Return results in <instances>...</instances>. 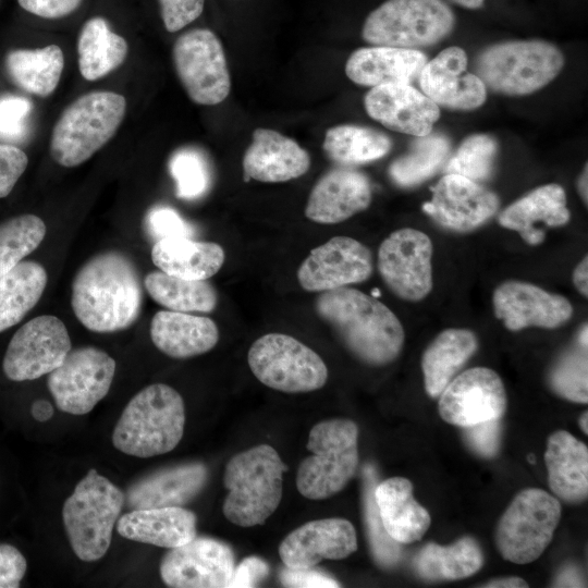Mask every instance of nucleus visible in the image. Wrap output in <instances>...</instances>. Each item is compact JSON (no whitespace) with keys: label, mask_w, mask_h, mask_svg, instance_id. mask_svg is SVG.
I'll list each match as a JSON object with an SVG mask.
<instances>
[{"label":"nucleus","mask_w":588,"mask_h":588,"mask_svg":"<svg viewBox=\"0 0 588 588\" xmlns=\"http://www.w3.org/2000/svg\"><path fill=\"white\" fill-rule=\"evenodd\" d=\"M142 302L137 270L119 252L90 258L72 283L73 313L93 332L111 333L131 327L140 314Z\"/></svg>","instance_id":"obj_1"},{"label":"nucleus","mask_w":588,"mask_h":588,"mask_svg":"<svg viewBox=\"0 0 588 588\" xmlns=\"http://www.w3.org/2000/svg\"><path fill=\"white\" fill-rule=\"evenodd\" d=\"M315 310L365 364H390L402 351L405 333L400 319L382 302L357 289L344 286L320 292Z\"/></svg>","instance_id":"obj_2"},{"label":"nucleus","mask_w":588,"mask_h":588,"mask_svg":"<svg viewBox=\"0 0 588 588\" xmlns=\"http://www.w3.org/2000/svg\"><path fill=\"white\" fill-rule=\"evenodd\" d=\"M185 406L181 394L154 383L135 394L124 407L112 433L114 448L147 458L172 451L184 433Z\"/></svg>","instance_id":"obj_3"},{"label":"nucleus","mask_w":588,"mask_h":588,"mask_svg":"<svg viewBox=\"0 0 588 588\" xmlns=\"http://www.w3.org/2000/svg\"><path fill=\"white\" fill-rule=\"evenodd\" d=\"M285 470L278 452L268 444L232 456L223 476L229 490L222 506L226 519L241 527L264 524L281 502Z\"/></svg>","instance_id":"obj_4"},{"label":"nucleus","mask_w":588,"mask_h":588,"mask_svg":"<svg viewBox=\"0 0 588 588\" xmlns=\"http://www.w3.org/2000/svg\"><path fill=\"white\" fill-rule=\"evenodd\" d=\"M126 112V99L113 91H90L61 113L51 134L50 155L73 168L88 160L115 134Z\"/></svg>","instance_id":"obj_5"},{"label":"nucleus","mask_w":588,"mask_h":588,"mask_svg":"<svg viewBox=\"0 0 588 588\" xmlns=\"http://www.w3.org/2000/svg\"><path fill=\"white\" fill-rule=\"evenodd\" d=\"M124 503L120 488L96 469L79 480L62 507L65 532L79 560L93 562L107 553Z\"/></svg>","instance_id":"obj_6"},{"label":"nucleus","mask_w":588,"mask_h":588,"mask_svg":"<svg viewBox=\"0 0 588 588\" xmlns=\"http://www.w3.org/2000/svg\"><path fill=\"white\" fill-rule=\"evenodd\" d=\"M358 427L350 419H328L315 425L305 457L297 469L296 487L310 500L330 498L346 487L358 466Z\"/></svg>","instance_id":"obj_7"},{"label":"nucleus","mask_w":588,"mask_h":588,"mask_svg":"<svg viewBox=\"0 0 588 588\" xmlns=\"http://www.w3.org/2000/svg\"><path fill=\"white\" fill-rule=\"evenodd\" d=\"M563 65L559 48L542 40H526L489 47L477 58L476 71L493 91L522 96L548 85Z\"/></svg>","instance_id":"obj_8"},{"label":"nucleus","mask_w":588,"mask_h":588,"mask_svg":"<svg viewBox=\"0 0 588 588\" xmlns=\"http://www.w3.org/2000/svg\"><path fill=\"white\" fill-rule=\"evenodd\" d=\"M454 22L443 0H387L366 17L362 36L372 46L416 49L440 41Z\"/></svg>","instance_id":"obj_9"},{"label":"nucleus","mask_w":588,"mask_h":588,"mask_svg":"<svg viewBox=\"0 0 588 588\" xmlns=\"http://www.w3.org/2000/svg\"><path fill=\"white\" fill-rule=\"evenodd\" d=\"M248 366L265 385L285 393H305L321 389L328 368L309 346L283 333H268L249 347Z\"/></svg>","instance_id":"obj_10"},{"label":"nucleus","mask_w":588,"mask_h":588,"mask_svg":"<svg viewBox=\"0 0 588 588\" xmlns=\"http://www.w3.org/2000/svg\"><path fill=\"white\" fill-rule=\"evenodd\" d=\"M561 517L560 502L537 488L520 491L499 520L495 544L516 564L537 560L552 540Z\"/></svg>","instance_id":"obj_11"},{"label":"nucleus","mask_w":588,"mask_h":588,"mask_svg":"<svg viewBox=\"0 0 588 588\" xmlns=\"http://www.w3.org/2000/svg\"><path fill=\"white\" fill-rule=\"evenodd\" d=\"M176 75L189 97L201 106H216L231 91V76L223 46L208 28L181 34L172 48Z\"/></svg>","instance_id":"obj_12"},{"label":"nucleus","mask_w":588,"mask_h":588,"mask_svg":"<svg viewBox=\"0 0 588 588\" xmlns=\"http://www.w3.org/2000/svg\"><path fill=\"white\" fill-rule=\"evenodd\" d=\"M115 368V360L102 350L78 347L49 373L47 385L60 411L85 415L108 394Z\"/></svg>","instance_id":"obj_13"},{"label":"nucleus","mask_w":588,"mask_h":588,"mask_svg":"<svg viewBox=\"0 0 588 588\" xmlns=\"http://www.w3.org/2000/svg\"><path fill=\"white\" fill-rule=\"evenodd\" d=\"M433 245L422 231L403 228L389 234L378 249L381 279L397 297L419 302L431 292Z\"/></svg>","instance_id":"obj_14"},{"label":"nucleus","mask_w":588,"mask_h":588,"mask_svg":"<svg viewBox=\"0 0 588 588\" xmlns=\"http://www.w3.org/2000/svg\"><path fill=\"white\" fill-rule=\"evenodd\" d=\"M72 350L65 324L42 315L25 322L7 347L2 369L12 381L35 380L59 367Z\"/></svg>","instance_id":"obj_15"},{"label":"nucleus","mask_w":588,"mask_h":588,"mask_svg":"<svg viewBox=\"0 0 588 588\" xmlns=\"http://www.w3.org/2000/svg\"><path fill=\"white\" fill-rule=\"evenodd\" d=\"M373 271L370 249L348 236H334L315 247L297 269V281L307 292H324L364 282Z\"/></svg>","instance_id":"obj_16"},{"label":"nucleus","mask_w":588,"mask_h":588,"mask_svg":"<svg viewBox=\"0 0 588 588\" xmlns=\"http://www.w3.org/2000/svg\"><path fill=\"white\" fill-rule=\"evenodd\" d=\"M234 567V554L226 543L196 536L164 554L160 576L174 588H221L229 586Z\"/></svg>","instance_id":"obj_17"},{"label":"nucleus","mask_w":588,"mask_h":588,"mask_svg":"<svg viewBox=\"0 0 588 588\" xmlns=\"http://www.w3.org/2000/svg\"><path fill=\"white\" fill-rule=\"evenodd\" d=\"M443 420L470 427L499 419L506 408V394L499 375L486 367H474L455 376L440 394Z\"/></svg>","instance_id":"obj_18"},{"label":"nucleus","mask_w":588,"mask_h":588,"mask_svg":"<svg viewBox=\"0 0 588 588\" xmlns=\"http://www.w3.org/2000/svg\"><path fill=\"white\" fill-rule=\"evenodd\" d=\"M492 304L495 317L510 331L528 327L555 329L565 324L574 313L566 297L517 280H509L497 286Z\"/></svg>","instance_id":"obj_19"},{"label":"nucleus","mask_w":588,"mask_h":588,"mask_svg":"<svg viewBox=\"0 0 588 588\" xmlns=\"http://www.w3.org/2000/svg\"><path fill=\"white\" fill-rule=\"evenodd\" d=\"M431 192L432 198L422 205V210L439 225L455 232L479 228L499 208V198L493 192L457 174H445Z\"/></svg>","instance_id":"obj_20"},{"label":"nucleus","mask_w":588,"mask_h":588,"mask_svg":"<svg viewBox=\"0 0 588 588\" xmlns=\"http://www.w3.org/2000/svg\"><path fill=\"white\" fill-rule=\"evenodd\" d=\"M418 78L424 94L438 106L470 110L487 97L483 82L467 71V56L460 47H449L426 62Z\"/></svg>","instance_id":"obj_21"},{"label":"nucleus","mask_w":588,"mask_h":588,"mask_svg":"<svg viewBox=\"0 0 588 588\" xmlns=\"http://www.w3.org/2000/svg\"><path fill=\"white\" fill-rule=\"evenodd\" d=\"M357 549L354 526L344 518L308 522L289 534L279 547L286 567L311 568L322 560H342Z\"/></svg>","instance_id":"obj_22"},{"label":"nucleus","mask_w":588,"mask_h":588,"mask_svg":"<svg viewBox=\"0 0 588 588\" xmlns=\"http://www.w3.org/2000/svg\"><path fill=\"white\" fill-rule=\"evenodd\" d=\"M366 112L389 130L426 136L440 117V109L411 84H384L371 87L364 98Z\"/></svg>","instance_id":"obj_23"},{"label":"nucleus","mask_w":588,"mask_h":588,"mask_svg":"<svg viewBox=\"0 0 588 588\" xmlns=\"http://www.w3.org/2000/svg\"><path fill=\"white\" fill-rule=\"evenodd\" d=\"M371 199L368 177L341 166L324 173L314 185L305 216L316 223L335 224L366 210Z\"/></svg>","instance_id":"obj_24"},{"label":"nucleus","mask_w":588,"mask_h":588,"mask_svg":"<svg viewBox=\"0 0 588 588\" xmlns=\"http://www.w3.org/2000/svg\"><path fill=\"white\" fill-rule=\"evenodd\" d=\"M242 163L245 180L282 183L304 175L310 168V156L293 138L258 127L252 134Z\"/></svg>","instance_id":"obj_25"},{"label":"nucleus","mask_w":588,"mask_h":588,"mask_svg":"<svg viewBox=\"0 0 588 588\" xmlns=\"http://www.w3.org/2000/svg\"><path fill=\"white\" fill-rule=\"evenodd\" d=\"M208 469L203 463H187L151 473L134 482L125 502L132 510L182 506L205 487Z\"/></svg>","instance_id":"obj_26"},{"label":"nucleus","mask_w":588,"mask_h":588,"mask_svg":"<svg viewBox=\"0 0 588 588\" xmlns=\"http://www.w3.org/2000/svg\"><path fill=\"white\" fill-rule=\"evenodd\" d=\"M571 218L566 195L559 184L539 186L506 207L499 216L501 226L516 231L528 245H540L544 228L565 225Z\"/></svg>","instance_id":"obj_27"},{"label":"nucleus","mask_w":588,"mask_h":588,"mask_svg":"<svg viewBox=\"0 0 588 588\" xmlns=\"http://www.w3.org/2000/svg\"><path fill=\"white\" fill-rule=\"evenodd\" d=\"M426 56L417 49L371 46L355 50L345 64L346 76L357 85L411 84L419 77Z\"/></svg>","instance_id":"obj_28"},{"label":"nucleus","mask_w":588,"mask_h":588,"mask_svg":"<svg viewBox=\"0 0 588 588\" xmlns=\"http://www.w3.org/2000/svg\"><path fill=\"white\" fill-rule=\"evenodd\" d=\"M150 338L163 354L185 359L212 350L218 343L219 330L208 317L160 310L151 319Z\"/></svg>","instance_id":"obj_29"},{"label":"nucleus","mask_w":588,"mask_h":588,"mask_svg":"<svg viewBox=\"0 0 588 588\" xmlns=\"http://www.w3.org/2000/svg\"><path fill=\"white\" fill-rule=\"evenodd\" d=\"M197 517L182 506L132 510L117 522L118 532L130 540L176 548L196 537Z\"/></svg>","instance_id":"obj_30"},{"label":"nucleus","mask_w":588,"mask_h":588,"mask_svg":"<svg viewBox=\"0 0 588 588\" xmlns=\"http://www.w3.org/2000/svg\"><path fill=\"white\" fill-rule=\"evenodd\" d=\"M544 462L552 492L568 503H580L588 495V449L569 432H553Z\"/></svg>","instance_id":"obj_31"},{"label":"nucleus","mask_w":588,"mask_h":588,"mask_svg":"<svg viewBox=\"0 0 588 588\" xmlns=\"http://www.w3.org/2000/svg\"><path fill=\"white\" fill-rule=\"evenodd\" d=\"M373 495L381 522L393 540L411 543L422 538L431 519L428 511L414 499L408 479L389 478L375 487Z\"/></svg>","instance_id":"obj_32"},{"label":"nucleus","mask_w":588,"mask_h":588,"mask_svg":"<svg viewBox=\"0 0 588 588\" xmlns=\"http://www.w3.org/2000/svg\"><path fill=\"white\" fill-rule=\"evenodd\" d=\"M151 259L167 274L188 280H207L221 269L225 254L213 242L171 237L154 244Z\"/></svg>","instance_id":"obj_33"},{"label":"nucleus","mask_w":588,"mask_h":588,"mask_svg":"<svg viewBox=\"0 0 588 588\" xmlns=\"http://www.w3.org/2000/svg\"><path fill=\"white\" fill-rule=\"evenodd\" d=\"M477 348V336L470 330L450 328L440 332L421 358L426 392L439 396Z\"/></svg>","instance_id":"obj_34"},{"label":"nucleus","mask_w":588,"mask_h":588,"mask_svg":"<svg viewBox=\"0 0 588 588\" xmlns=\"http://www.w3.org/2000/svg\"><path fill=\"white\" fill-rule=\"evenodd\" d=\"M128 51L126 40L112 32L103 17L89 19L77 40L78 69L87 81L99 79L119 68Z\"/></svg>","instance_id":"obj_35"},{"label":"nucleus","mask_w":588,"mask_h":588,"mask_svg":"<svg viewBox=\"0 0 588 588\" xmlns=\"http://www.w3.org/2000/svg\"><path fill=\"white\" fill-rule=\"evenodd\" d=\"M483 563L478 542L464 537L451 546L426 544L416 555L414 567L428 580H457L477 573Z\"/></svg>","instance_id":"obj_36"},{"label":"nucleus","mask_w":588,"mask_h":588,"mask_svg":"<svg viewBox=\"0 0 588 588\" xmlns=\"http://www.w3.org/2000/svg\"><path fill=\"white\" fill-rule=\"evenodd\" d=\"M5 68L20 88L39 97H47L59 84L64 56L57 45L34 50H12L7 54Z\"/></svg>","instance_id":"obj_37"},{"label":"nucleus","mask_w":588,"mask_h":588,"mask_svg":"<svg viewBox=\"0 0 588 588\" xmlns=\"http://www.w3.org/2000/svg\"><path fill=\"white\" fill-rule=\"evenodd\" d=\"M48 277L36 261H21L0 278V332L19 323L40 299Z\"/></svg>","instance_id":"obj_38"},{"label":"nucleus","mask_w":588,"mask_h":588,"mask_svg":"<svg viewBox=\"0 0 588 588\" xmlns=\"http://www.w3.org/2000/svg\"><path fill=\"white\" fill-rule=\"evenodd\" d=\"M391 147L392 142L384 133L354 124L328 128L322 144L326 155L342 167L378 160L384 157Z\"/></svg>","instance_id":"obj_39"},{"label":"nucleus","mask_w":588,"mask_h":588,"mask_svg":"<svg viewBox=\"0 0 588 588\" xmlns=\"http://www.w3.org/2000/svg\"><path fill=\"white\" fill-rule=\"evenodd\" d=\"M144 285L157 304L170 310L210 313L217 306V291L207 280L183 279L160 270L149 272Z\"/></svg>","instance_id":"obj_40"},{"label":"nucleus","mask_w":588,"mask_h":588,"mask_svg":"<svg viewBox=\"0 0 588 588\" xmlns=\"http://www.w3.org/2000/svg\"><path fill=\"white\" fill-rule=\"evenodd\" d=\"M450 143L446 137L428 134L414 140L409 151L394 160L389 174L402 187L422 183L441 167L448 157Z\"/></svg>","instance_id":"obj_41"},{"label":"nucleus","mask_w":588,"mask_h":588,"mask_svg":"<svg viewBox=\"0 0 588 588\" xmlns=\"http://www.w3.org/2000/svg\"><path fill=\"white\" fill-rule=\"evenodd\" d=\"M46 224L36 215H21L0 224V278L33 253L46 235Z\"/></svg>","instance_id":"obj_42"},{"label":"nucleus","mask_w":588,"mask_h":588,"mask_svg":"<svg viewBox=\"0 0 588 588\" xmlns=\"http://www.w3.org/2000/svg\"><path fill=\"white\" fill-rule=\"evenodd\" d=\"M169 171L182 199H196L207 193L211 185V170L206 156L196 148L183 147L169 160Z\"/></svg>","instance_id":"obj_43"},{"label":"nucleus","mask_w":588,"mask_h":588,"mask_svg":"<svg viewBox=\"0 0 588 588\" xmlns=\"http://www.w3.org/2000/svg\"><path fill=\"white\" fill-rule=\"evenodd\" d=\"M498 145L485 134L467 137L445 166L446 174H457L479 182L490 176Z\"/></svg>","instance_id":"obj_44"},{"label":"nucleus","mask_w":588,"mask_h":588,"mask_svg":"<svg viewBox=\"0 0 588 588\" xmlns=\"http://www.w3.org/2000/svg\"><path fill=\"white\" fill-rule=\"evenodd\" d=\"M549 382L560 396L587 403V345L578 341L577 346L564 354L552 368Z\"/></svg>","instance_id":"obj_45"},{"label":"nucleus","mask_w":588,"mask_h":588,"mask_svg":"<svg viewBox=\"0 0 588 588\" xmlns=\"http://www.w3.org/2000/svg\"><path fill=\"white\" fill-rule=\"evenodd\" d=\"M365 481V520L371 552L375 560L384 567H391L397 563L401 555L399 542L393 540L387 532L375 500L373 491L377 486V475L372 466L364 469Z\"/></svg>","instance_id":"obj_46"},{"label":"nucleus","mask_w":588,"mask_h":588,"mask_svg":"<svg viewBox=\"0 0 588 588\" xmlns=\"http://www.w3.org/2000/svg\"><path fill=\"white\" fill-rule=\"evenodd\" d=\"M32 109L33 105L27 98L13 95L0 98V137L21 138Z\"/></svg>","instance_id":"obj_47"},{"label":"nucleus","mask_w":588,"mask_h":588,"mask_svg":"<svg viewBox=\"0 0 588 588\" xmlns=\"http://www.w3.org/2000/svg\"><path fill=\"white\" fill-rule=\"evenodd\" d=\"M147 226L157 241L193 236V228L168 206L154 207L147 215Z\"/></svg>","instance_id":"obj_48"},{"label":"nucleus","mask_w":588,"mask_h":588,"mask_svg":"<svg viewBox=\"0 0 588 588\" xmlns=\"http://www.w3.org/2000/svg\"><path fill=\"white\" fill-rule=\"evenodd\" d=\"M163 25L168 32L181 30L200 16L205 0H158Z\"/></svg>","instance_id":"obj_49"},{"label":"nucleus","mask_w":588,"mask_h":588,"mask_svg":"<svg viewBox=\"0 0 588 588\" xmlns=\"http://www.w3.org/2000/svg\"><path fill=\"white\" fill-rule=\"evenodd\" d=\"M28 164L26 154L16 146L0 144V198L8 196Z\"/></svg>","instance_id":"obj_50"},{"label":"nucleus","mask_w":588,"mask_h":588,"mask_svg":"<svg viewBox=\"0 0 588 588\" xmlns=\"http://www.w3.org/2000/svg\"><path fill=\"white\" fill-rule=\"evenodd\" d=\"M500 418L479 422L466 427V439L470 446L485 457H492L497 454L500 440Z\"/></svg>","instance_id":"obj_51"},{"label":"nucleus","mask_w":588,"mask_h":588,"mask_svg":"<svg viewBox=\"0 0 588 588\" xmlns=\"http://www.w3.org/2000/svg\"><path fill=\"white\" fill-rule=\"evenodd\" d=\"M27 562L17 548L0 543V588H17L25 576Z\"/></svg>","instance_id":"obj_52"},{"label":"nucleus","mask_w":588,"mask_h":588,"mask_svg":"<svg viewBox=\"0 0 588 588\" xmlns=\"http://www.w3.org/2000/svg\"><path fill=\"white\" fill-rule=\"evenodd\" d=\"M280 580L285 587L294 588H334L340 584L326 574L311 568L284 567L280 572Z\"/></svg>","instance_id":"obj_53"},{"label":"nucleus","mask_w":588,"mask_h":588,"mask_svg":"<svg viewBox=\"0 0 588 588\" xmlns=\"http://www.w3.org/2000/svg\"><path fill=\"white\" fill-rule=\"evenodd\" d=\"M27 12L45 17L60 19L71 14L81 4L82 0H17Z\"/></svg>","instance_id":"obj_54"},{"label":"nucleus","mask_w":588,"mask_h":588,"mask_svg":"<svg viewBox=\"0 0 588 588\" xmlns=\"http://www.w3.org/2000/svg\"><path fill=\"white\" fill-rule=\"evenodd\" d=\"M269 573L267 563L256 556H249L234 567L232 578L228 587H255Z\"/></svg>","instance_id":"obj_55"},{"label":"nucleus","mask_w":588,"mask_h":588,"mask_svg":"<svg viewBox=\"0 0 588 588\" xmlns=\"http://www.w3.org/2000/svg\"><path fill=\"white\" fill-rule=\"evenodd\" d=\"M573 283L577 291L585 297L588 296V257L585 256L573 271Z\"/></svg>","instance_id":"obj_56"},{"label":"nucleus","mask_w":588,"mask_h":588,"mask_svg":"<svg viewBox=\"0 0 588 588\" xmlns=\"http://www.w3.org/2000/svg\"><path fill=\"white\" fill-rule=\"evenodd\" d=\"M30 413L37 421H47L53 415V407L47 400H36L30 407Z\"/></svg>","instance_id":"obj_57"},{"label":"nucleus","mask_w":588,"mask_h":588,"mask_svg":"<svg viewBox=\"0 0 588 588\" xmlns=\"http://www.w3.org/2000/svg\"><path fill=\"white\" fill-rule=\"evenodd\" d=\"M483 587L495 588H520L528 587L527 583L519 577H506L488 581Z\"/></svg>","instance_id":"obj_58"},{"label":"nucleus","mask_w":588,"mask_h":588,"mask_svg":"<svg viewBox=\"0 0 588 588\" xmlns=\"http://www.w3.org/2000/svg\"><path fill=\"white\" fill-rule=\"evenodd\" d=\"M588 170H587V164L585 166L584 170L581 171L579 177H578V181H577V188H578V193L583 199V201L585 203V205L587 206V203H588Z\"/></svg>","instance_id":"obj_59"},{"label":"nucleus","mask_w":588,"mask_h":588,"mask_svg":"<svg viewBox=\"0 0 588 588\" xmlns=\"http://www.w3.org/2000/svg\"><path fill=\"white\" fill-rule=\"evenodd\" d=\"M450 1L467 9H477L483 4L485 0H450Z\"/></svg>","instance_id":"obj_60"},{"label":"nucleus","mask_w":588,"mask_h":588,"mask_svg":"<svg viewBox=\"0 0 588 588\" xmlns=\"http://www.w3.org/2000/svg\"><path fill=\"white\" fill-rule=\"evenodd\" d=\"M579 425H580L581 430L587 434L588 433V416H587V412H585L580 416Z\"/></svg>","instance_id":"obj_61"}]
</instances>
